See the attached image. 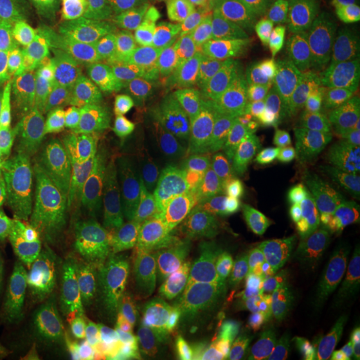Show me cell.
Masks as SVG:
<instances>
[{
	"instance_id": "cell-1",
	"label": "cell",
	"mask_w": 360,
	"mask_h": 360,
	"mask_svg": "<svg viewBox=\"0 0 360 360\" xmlns=\"http://www.w3.org/2000/svg\"><path fill=\"white\" fill-rule=\"evenodd\" d=\"M352 80L328 60H286L240 51L180 70L174 94L184 104L246 129L283 132L316 104L345 101Z\"/></svg>"
},
{
	"instance_id": "cell-2",
	"label": "cell",
	"mask_w": 360,
	"mask_h": 360,
	"mask_svg": "<svg viewBox=\"0 0 360 360\" xmlns=\"http://www.w3.org/2000/svg\"><path fill=\"white\" fill-rule=\"evenodd\" d=\"M108 92L141 116L150 144L198 156L245 194L262 196L304 184L283 132L246 129L202 112L136 75L120 77Z\"/></svg>"
},
{
	"instance_id": "cell-3",
	"label": "cell",
	"mask_w": 360,
	"mask_h": 360,
	"mask_svg": "<svg viewBox=\"0 0 360 360\" xmlns=\"http://www.w3.org/2000/svg\"><path fill=\"white\" fill-rule=\"evenodd\" d=\"M106 217L80 214L34 240V276L39 278L44 322L63 348L89 335L104 319Z\"/></svg>"
},
{
	"instance_id": "cell-4",
	"label": "cell",
	"mask_w": 360,
	"mask_h": 360,
	"mask_svg": "<svg viewBox=\"0 0 360 360\" xmlns=\"http://www.w3.org/2000/svg\"><path fill=\"white\" fill-rule=\"evenodd\" d=\"M153 150L160 165V248L214 266L246 224L245 193L198 156L165 144H153Z\"/></svg>"
},
{
	"instance_id": "cell-5",
	"label": "cell",
	"mask_w": 360,
	"mask_h": 360,
	"mask_svg": "<svg viewBox=\"0 0 360 360\" xmlns=\"http://www.w3.org/2000/svg\"><path fill=\"white\" fill-rule=\"evenodd\" d=\"M309 302L304 272L269 234L246 222L212 269L206 314L243 322L269 312H295Z\"/></svg>"
},
{
	"instance_id": "cell-6",
	"label": "cell",
	"mask_w": 360,
	"mask_h": 360,
	"mask_svg": "<svg viewBox=\"0 0 360 360\" xmlns=\"http://www.w3.org/2000/svg\"><path fill=\"white\" fill-rule=\"evenodd\" d=\"M260 220L304 276L333 281L360 272V243L340 220L330 196L286 186L260 196Z\"/></svg>"
},
{
	"instance_id": "cell-7",
	"label": "cell",
	"mask_w": 360,
	"mask_h": 360,
	"mask_svg": "<svg viewBox=\"0 0 360 360\" xmlns=\"http://www.w3.org/2000/svg\"><path fill=\"white\" fill-rule=\"evenodd\" d=\"M86 39L77 0H0V68L40 77L56 63H78Z\"/></svg>"
},
{
	"instance_id": "cell-8",
	"label": "cell",
	"mask_w": 360,
	"mask_h": 360,
	"mask_svg": "<svg viewBox=\"0 0 360 360\" xmlns=\"http://www.w3.org/2000/svg\"><path fill=\"white\" fill-rule=\"evenodd\" d=\"M260 14L248 51L286 60H328L342 40L322 0H258Z\"/></svg>"
},
{
	"instance_id": "cell-9",
	"label": "cell",
	"mask_w": 360,
	"mask_h": 360,
	"mask_svg": "<svg viewBox=\"0 0 360 360\" xmlns=\"http://www.w3.org/2000/svg\"><path fill=\"white\" fill-rule=\"evenodd\" d=\"M212 264L180 257L158 246L155 269L146 283L132 328V342L167 324L188 322L206 314L212 288Z\"/></svg>"
},
{
	"instance_id": "cell-10",
	"label": "cell",
	"mask_w": 360,
	"mask_h": 360,
	"mask_svg": "<svg viewBox=\"0 0 360 360\" xmlns=\"http://www.w3.org/2000/svg\"><path fill=\"white\" fill-rule=\"evenodd\" d=\"M148 144L141 116L108 92L103 118L80 141L66 144V150L116 188L134 170L148 167Z\"/></svg>"
},
{
	"instance_id": "cell-11",
	"label": "cell",
	"mask_w": 360,
	"mask_h": 360,
	"mask_svg": "<svg viewBox=\"0 0 360 360\" xmlns=\"http://www.w3.org/2000/svg\"><path fill=\"white\" fill-rule=\"evenodd\" d=\"M106 224L104 321L132 342V328L146 283L155 269L158 248L134 238L108 219Z\"/></svg>"
},
{
	"instance_id": "cell-12",
	"label": "cell",
	"mask_w": 360,
	"mask_h": 360,
	"mask_svg": "<svg viewBox=\"0 0 360 360\" xmlns=\"http://www.w3.org/2000/svg\"><path fill=\"white\" fill-rule=\"evenodd\" d=\"M283 139L302 180L322 188L338 174L347 158V98L312 106L283 130Z\"/></svg>"
},
{
	"instance_id": "cell-13",
	"label": "cell",
	"mask_w": 360,
	"mask_h": 360,
	"mask_svg": "<svg viewBox=\"0 0 360 360\" xmlns=\"http://www.w3.org/2000/svg\"><path fill=\"white\" fill-rule=\"evenodd\" d=\"M108 106L104 90L75 60L49 66L39 78V108L54 134L80 141L96 127Z\"/></svg>"
},
{
	"instance_id": "cell-14",
	"label": "cell",
	"mask_w": 360,
	"mask_h": 360,
	"mask_svg": "<svg viewBox=\"0 0 360 360\" xmlns=\"http://www.w3.org/2000/svg\"><path fill=\"white\" fill-rule=\"evenodd\" d=\"M184 51L193 63L226 58L255 39L258 0H184Z\"/></svg>"
},
{
	"instance_id": "cell-15",
	"label": "cell",
	"mask_w": 360,
	"mask_h": 360,
	"mask_svg": "<svg viewBox=\"0 0 360 360\" xmlns=\"http://www.w3.org/2000/svg\"><path fill=\"white\" fill-rule=\"evenodd\" d=\"M240 360H333L335 342L326 324L295 312H269L240 324Z\"/></svg>"
},
{
	"instance_id": "cell-16",
	"label": "cell",
	"mask_w": 360,
	"mask_h": 360,
	"mask_svg": "<svg viewBox=\"0 0 360 360\" xmlns=\"http://www.w3.org/2000/svg\"><path fill=\"white\" fill-rule=\"evenodd\" d=\"M39 78L20 68H0V153L28 155L54 139L40 115Z\"/></svg>"
},
{
	"instance_id": "cell-17",
	"label": "cell",
	"mask_w": 360,
	"mask_h": 360,
	"mask_svg": "<svg viewBox=\"0 0 360 360\" xmlns=\"http://www.w3.org/2000/svg\"><path fill=\"white\" fill-rule=\"evenodd\" d=\"M34 240H26L11 262L0 360H34Z\"/></svg>"
},
{
	"instance_id": "cell-18",
	"label": "cell",
	"mask_w": 360,
	"mask_h": 360,
	"mask_svg": "<svg viewBox=\"0 0 360 360\" xmlns=\"http://www.w3.org/2000/svg\"><path fill=\"white\" fill-rule=\"evenodd\" d=\"M68 160L65 144L51 139L26 155L22 198L30 229H42L58 206L66 188Z\"/></svg>"
},
{
	"instance_id": "cell-19",
	"label": "cell",
	"mask_w": 360,
	"mask_h": 360,
	"mask_svg": "<svg viewBox=\"0 0 360 360\" xmlns=\"http://www.w3.org/2000/svg\"><path fill=\"white\" fill-rule=\"evenodd\" d=\"M26 155L0 153V255L30 240L26 222L22 180Z\"/></svg>"
},
{
	"instance_id": "cell-20",
	"label": "cell",
	"mask_w": 360,
	"mask_h": 360,
	"mask_svg": "<svg viewBox=\"0 0 360 360\" xmlns=\"http://www.w3.org/2000/svg\"><path fill=\"white\" fill-rule=\"evenodd\" d=\"M106 219L134 238L158 248L162 243V200L158 184L146 193L116 200Z\"/></svg>"
},
{
	"instance_id": "cell-21",
	"label": "cell",
	"mask_w": 360,
	"mask_h": 360,
	"mask_svg": "<svg viewBox=\"0 0 360 360\" xmlns=\"http://www.w3.org/2000/svg\"><path fill=\"white\" fill-rule=\"evenodd\" d=\"M89 2L103 18L104 25L108 26L110 37L120 49L148 58L160 54L142 25L136 0H89Z\"/></svg>"
},
{
	"instance_id": "cell-22",
	"label": "cell",
	"mask_w": 360,
	"mask_h": 360,
	"mask_svg": "<svg viewBox=\"0 0 360 360\" xmlns=\"http://www.w3.org/2000/svg\"><path fill=\"white\" fill-rule=\"evenodd\" d=\"M243 328L238 322L214 316L194 333V360H240Z\"/></svg>"
},
{
	"instance_id": "cell-23",
	"label": "cell",
	"mask_w": 360,
	"mask_h": 360,
	"mask_svg": "<svg viewBox=\"0 0 360 360\" xmlns=\"http://www.w3.org/2000/svg\"><path fill=\"white\" fill-rule=\"evenodd\" d=\"M60 360H134L130 342L116 333L108 321H101L89 335L65 348Z\"/></svg>"
},
{
	"instance_id": "cell-24",
	"label": "cell",
	"mask_w": 360,
	"mask_h": 360,
	"mask_svg": "<svg viewBox=\"0 0 360 360\" xmlns=\"http://www.w3.org/2000/svg\"><path fill=\"white\" fill-rule=\"evenodd\" d=\"M136 360H194V330L188 324H167L142 338Z\"/></svg>"
},
{
	"instance_id": "cell-25",
	"label": "cell",
	"mask_w": 360,
	"mask_h": 360,
	"mask_svg": "<svg viewBox=\"0 0 360 360\" xmlns=\"http://www.w3.org/2000/svg\"><path fill=\"white\" fill-rule=\"evenodd\" d=\"M347 158H345V165L338 170L335 179L321 188V193H324L326 196L340 193V191L360 188V92L347 98Z\"/></svg>"
},
{
	"instance_id": "cell-26",
	"label": "cell",
	"mask_w": 360,
	"mask_h": 360,
	"mask_svg": "<svg viewBox=\"0 0 360 360\" xmlns=\"http://www.w3.org/2000/svg\"><path fill=\"white\" fill-rule=\"evenodd\" d=\"M330 14L342 46L360 40V0H322Z\"/></svg>"
},
{
	"instance_id": "cell-27",
	"label": "cell",
	"mask_w": 360,
	"mask_h": 360,
	"mask_svg": "<svg viewBox=\"0 0 360 360\" xmlns=\"http://www.w3.org/2000/svg\"><path fill=\"white\" fill-rule=\"evenodd\" d=\"M342 338L348 347H360V283L352 284L345 295Z\"/></svg>"
},
{
	"instance_id": "cell-28",
	"label": "cell",
	"mask_w": 360,
	"mask_h": 360,
	"mask_svg": "<svg viewBox=\"0 0 360 360\" xmlns=\"http://www.w3.org/2000/svg\"><path fill=\"white\" fill-rule=\"evenodd\" d=\"M330 198L348 232L360 243V188L340 191V193L330 194Z\"/></svg>"
},
{
	"instance_id": "cell-29",
	"label": "cell",
	"mask_w": 360,
	"mask_h": 360,
	"mask_svg": "<svg viewBox=\"0 0 360 360\" xmlns=\"http://www.w3.org/2000/svg\"><path fill=\"white\" fill-rule=\"evenodd\" d=\"M333 63L336 66H340L352 82L360 84V40L354 42V44L342 46Z\"/></svg>"
},
{
	"instance_id": "cell-30",
	"label": "cell",
	"mask_w": 360,
	"mask_h": 360,
	"mask_svg": "<svg viewBox=\"0 0 360 360\" xmlns=\"http://www.w3.org/2000/svg\"><path fill=\"white\" fill-rule=\"evenodd\" d=\"M8 276H11V264H6L4 255H0V340H2V322H4V302H6V290H8Z\"/></svg>"
},
{
	"instance_id": "cell-31",
	"label": "cell",
	"mask_w": 360,
	"mask_h": 360,
	"mask_svg": "<svg viewBox=\"0 0 360 360\" xmlns=\"http://www.w3.org/2000/svg\"><path fill=\"white\" fill-rule=\"evenodd\" d=\"M345 360H360V347H350Z\"/></svg>"
}]
</instances>
